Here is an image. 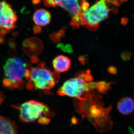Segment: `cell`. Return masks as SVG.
Wrapping results in <instances>:
<instances>
[{
    "mask_svg": "<svg viewBox=\"0 0 134 134\" xmlns=\"http://www.w3.org/2000/svg\"><path fill=\"white\" fill-rule=\"evenodd\" d=\"M57 47L60 48L61 50L65 52L71 53L73 52L72 46L70 45L67 44L64 45L63 44H60L58 45Z\"/></svg>",
    "mask_w": 134,
    "mask_h": 134,
    "instance_id": "e0dca14e",
    "label": "cell"
},
{
    "mask_svg": "<svg viewBox=\"0 0 134 134\" xmlns=\"http://www.w3.org/2000/svg\"><path fill=\"white\" fill-rule=\"evenodd\" d=\"M17 20L11 5L5 0L0 1V27L11 31L16 28Z\"/></svg>",
    "mask_w": 134,
    "mask_h": 134,
    "instance_id": "ba28073f",
    "label": "cell"
},
{
    "mask_svg": "<svg viewBox=\"0 0 134 134\" xmlns=\"http://www.w3.org/2000/svg\"><path fill=\"white\" fill-rule=\"evenodd\" d=\"M93 79L90 70L78 72L74 78L66 81L57 93L59 96H68L78 100H82L83 96L89 92L87 83L92 81Z\"/></svg>",
    "mask_w": 134,
    "mask_h": 134,
    "instance_id": "277c9868",
    "label": "cell"
},
{
    "mask_svg": "<svg viewBox=\"0 0 134 134\" xmlns=\"http://www.w3.org/2000/svg\"><path fill=\"white\" fill-rule=\"evenodd\" d=\"M119 112L123 115L131 114L134 111V101L129 97H125L120 99L117 105Z\"/></svg>",
    "mask_w": 134,
    "mask_h": 134,
    "instance_id": "4fadbf2b",
    "label": "cell"
},
{
    "mask_svg": "<svg viewBox=\"0 0 134 134\" xmlns=\"http://www.w3.org/2000/svg\"><path fill=\"white\" fill-rule=\"evenodd\" d=\"M110 0H99L90 8L82 10L81 25L93 31L97 30L100 23L107 19L111 10L109 6Z\"/></svg>",
    "mask_w": 134,
    "mask_h": 134,
    "instance_id": "5b68a950",
    "label": "cell"
},
{
    "mask_svg": "<svg viewBox=\"0 0 134 134\" xmlns=\"http://www.w3.org/2000/svg\"><path fill=\"white\" fill-rule=\"evenodd\" d=\"M71 60L67 56L60 55L55 57L52 62L53 66L55 72L63 73L68 71L71 66Z\"/></svg>",
    "mask_w": 134,
    "mask_h": 134,
    "instance_id": "30bf717a",
    "label": "cell"
},
{
    "mask_svg": "<svg viewBox=\"0 0 134 134\" xmlns=\"http://www.w3.org/2000/svg\"><path fill=\"white\" fill-rule=\"evenodd\" d=\"M5 96L3 92H0V105L2 104L5 100Z\"/></svg>",
    "mask_w": 134,
    "mask_h": 134,
    "instance_id": "7402d4cb",
    "label": "cell"
},
{
    "mask_svg": "<svg viewBox=\"0 0 134 134\" xmlns=\"http://www.w3.org/2000/svg\"><path fill=\"white\" fill-rule=\"evenodd\" d=\"M33 19L37 25L46 26L49 24L51 21V14L47 10L43 9L38 10L34 14Z\"/></svg>",
    "mask_w": 134,
    "mask_h": 134,
    "instance_id": "7c38bea8",
    "label": "cell"
},
{
    "mask_svg": "<svg viewBox=\"0 0 134 134\" xmlns=\"http://www.w3.org/2000/svg\"><path fill=\"white\" fill-rule=\"evenodd\" d=\"M19 118L25 122H34L44 114L46 117H53V113L44 103L34 100L25 102L19 107Z\"/></svg>",
    "mask_w": 134,
    "mask_h": 134,
    "instance_id": "8992f818",
    "label": "cell"
},
{
    "mask_svg": "<svg viewBox=\"0 0 134 134\" xmlns=\"http://www.w3.org/2000/svg\"><path fill=\"white\" fill-rule=\"evenodd\" d=\"M27 66L20 58H12L8 59L3 67V86L9 90L23 89Z\"/></svg>",
    "mask_w": 134,
    "mask_h": 134,
    "instance_id": "3957f363",
    "label": "cell"
},
{
    "mask_svg": "<svg viewBox=\"0 0 134 134\" xmlns=\"http://www.w3.org/2000/svg\"><path fill=\"white\" fill-rule=\"evenodd\" d=\"M0 134H18V127L12 120L0 116Z\"/></svg>",
    "mask_w": 134,
    "mask_h": 134,
    "instance_id": "8fae6325",
    "label": "cell"
},
{
    "mask_svg": "<svg viewBox=\"0 0 134 134\" xmlns=\"http://www.w3.org/2000/svg\"><path fill=\"white\" fill-rule=\"evenodd\" d=\"M25 78L29 81L26 84L29 90H49L53 88L60 79L58 72H53L45 67V63H40L36 67L27 69Z\"/></svg>",
    "mask_w": 134,
    "mask_h": 134,
    "instance_id": "7a4b0ae2",
    "label": "cell"
},
{
    "mask_svg": "<svg viewBox=\"0 0 134 134\" xmlns=\"http://www.w3.org/2000/svg\"><path fill=\"white\" fill-rule=\"evenodd\" d=\"M111 83L106 81H100L97 82L96 89L99 93L104 94L110 90Z\"/></svg>",
    "mask_w": 134,
    "mask_h": 134,
    "instance_id": "5bb4252c",
    "label": "cell"
},
{
    "mask_svg": "<svg viewBox=\"0 0 134 134\" xmlns=\"http://www.w3.org/2000/svg\"><path fill=\"white\" fill-rule=\"evenodd\" d=\"M9 44L10 48L15 50L16 48V44L14 40L13 39H10L9 41Z\"/></svg>",
    "mask_w": 134,
    "mask_h": 134,
    "instance_id": "44dd1931",
    "label": "cell"
},
{
    "mask_svg": "<svg viewBox=\"0 0 134 134\" xmlns=\"http://www.w3.org/2000/svg\"><path fill=\"white\" fill-rule=\"evenodd\" d=\"M51 120L46 116H41L38 120V123L41 125H47L50 123Z\"/></svg>",
    "mask_w": 134,
    "mask_h": 134,
    "instance_id": "ac0fdd59",
    "label": "cell"
},
{
    "mask_svg": "<svg viewBox=\"0 0 134 134\" xmlns=\"http://www.w3.org/2000/svg\"><path fill=\"white\" fill-rule=\"evenodd\" d=\"M33 30L34 33L35 34H37L40 33L41 32L42 29L40 26H38V25H35L34 26Z\"/></svg>",
    "mask_w": 134,
    "mask_h": 134,
    "instance_id": "d6986e66",
    "label": "cell"
},
{
    "mask_svg": "<svg viewBox=\"0 0 134 134\" xmlns=\"http://www.w3.org/2000/svg\"><path fill=\"white\" fill-rule=\"evenodd\" d=\"M93 91L87 92L80 100L75 99L76 110L83 118L87 117L98 131H105L112 125L109 113L111 107L104 108L101 98Z\"/></svg>",
    "mask_w": 134,
    "mask_h": 134,
    "instance_id": "6da1fadb",
    "label": "cell"
},
{
    "mask_svg": "<svg viewBox=\"0 0 134 134\" xmlns=\"http://www.w3.org/2000/svg\"><path fill=\"white\" fill-rule=\"evenodd\" d=\"M108 72L112 74H116L117 73V69L114 66H110L108 69Z\"/></svg>",
    "mask_w": 134,
    "mask_h": 134,
    "instance_id": "ffe728a7",
    "label": "cell"
},
{
    "mask_svg": "<svg viewBox=\"0 0 134 134\" xmlns=\"http://www.w3.org/2000/svg\"><path fill=\"white\" fill-rule=\"evenodd\" d=\"M32 2L34 5H39L40 3V0H32Z\"/></svg>",
    "mask_w": 134,
    "mask_h": 134,
    "instance_id": "603a6c76",
    "label": "cell"
},
{
    "mask_svg": "<svg viewBox=\"0 0 134 134\" xmlns=\"http://www.w3.org/2000/svg\"><path fill=\"white\" fill-rule=\"evenodd\" d=\"M11 31L0 27V44H3L5 42V36Z\"/></svg>",
    "mask_w": 134,
    "mask_h": 134,
    "instance_id": "2e32d148",
    "label": "cell"
},
{
    "mask_svg": "<svg viewBox=\"0 0 134 134\" xmlns=\"http://www.w3.org/2000/svg\"><path fill=\"white\" fill-rule=\"evenodd\" d=\"M65 28H63L59 31L56 32H53L50 35V38L51 41L54 43L58 44L59 43L63 36L65 33Z\"/></svg>",
    "mask_w": 134,
    "mask_h": 134,
    "instance_id": "9a60e30c",
    "label": "cell"
},
{
    "mask_svg": "<svg viewBox=\"0 0 134 134\" xmlns=\"http://www.w3.org/2000/svg\"><path fill=\"white\" fill-rule=\"evenodd\" d=\"M45 6L47 7H59L69 12L72 17L71 25L78 28L81 25L82 13L81 5L79 0H43Z\"/></svg>",
    "mask_w": 134,
    "mask_h": 134,
    "instance_id": "52a82bcc",
    "label": "cell"
},
{
    "mask_svg": "<svg viewBox=\"0 0 134 134\" xmlns=\"http://www.w3.org/2000/svg\"><path fill=\"white\" fill-rule=\"evenodd\" d=\"M23 49L27 56L31 58L37 57L43 50L42 41L37 38H29L25 40L23 43Z\"/></svg>",
    "mask_w": 134,
    "mask_h": 134,
    "instance_id": "9c48e42d",
    "label": "cell"
}]
</instances>
